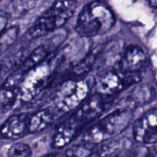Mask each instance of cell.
Returning <instances> with one entry per match:
<instances>
[{
	"label": "cell",
	"mask_w": 157,
	"mask_h": 157,
	"mask_svg": "<svg viewBox=\"0 0 157 157\" xmlns=\"http://www.w3.org/2000/svg\"><path fill=\"white\" fill-rule=\"evenodd\" d=\"M147 61L146 52L135 44H129L122 52L119 61V71L123 74L139 73Z\"/></svg>",
	"instance_id": "obj_9"
},
{
	"label": "cell",
	"mask_w": 157,
	"mask_h": 157,
	"mask_svg": "<svg viewBox=\"0 0 157 157\" xmlns=\"http://www.w3.org/2000/svg\"><path fill=\"white\" fill-rule=\"evenodd\" d=\"M8 23V17L5 14L0 13V36L6 30Z\"/></svg>",
	"instance_id": "obj_22"
},
{
	"label": "cell",
	"mask_w": 157,
	"mask_h": 157,
	"mask_svg": "<svg viewBox=\"0 0 157 157\" xmlns=\"http://www.w3.org/2000/svg\"><path fill=\"white\" fill-rule=\"evenodd\" d=\"M113 157H152L149 149L144 147H131Z\"/></svg>",
	"instance_id": "obj_20"
},
{
	"label": "cell",
	"mask_w": 157,
	"mask_h": 157,
	"mask_svg": "<svg viewBox=\"0 0 157 157\" xmlns=\"http://www.w3.org/2000/svg\"><path fill=\"white\" fill-rule=\"evenodd\" d=\"M76 1L55 2L29 29L32 38L43 37L64 25L76 10Z\"/></svg>",
	"instance_id": "obj_3"
},
{
	"label": "cell",
	"mask_w": 157,
	"mask_h": 157,
	"mask_svg": "<svg viewBox=\"0 0 157 157\" xmlns=\"http://www.w3.org/2000/svg\"><path fill=\"white\" fill-rule=\"evenodd\" d=\"M57 113L52 107L41 109L30 114L29 122V133H35L44 130L55 119Z\"/></svg>",
	"instance_id": "obj_11"
},
{
	"label": "cell",
	"mask_w": 157,
	"mask_h": 157,
	"mask_svg": "<svg viewBox=\"0 0 157 157\" xmlns=\"http://www.w3.org/2000/svg\"><path fill=\"white\" fill-rule=\"evenodd\" d=\"M51 76V64L48 61L31 69L25 74L20 83L18 98L24 102L35 99L47 87Z\"/></svg>",
	"instance_id": "obj_5"
},
{
	"label": "cell",
	"mask_w": 157,
	"mask_h": 157,
	"mask_svg": "<svg viewBox=\"0 0 157 157\" xmlns=\"http://www.w3.org/2000/svg\"><path fill=\"white\" fill-rule=\"evenodd\" d=\"M89 93L87 83L83 80L64 81L54 95L52 107L56 113H69L78 108L86 101Z\"/></svg>",
	"instance_id": "obj_4"
},
{
	"label": "cell",
	"mask_w": 157,
	"mask_h": 157,
	"mask_svg": "<svg viewBox=\"0 0 157 157\" xmlns=\"http://www.w3.org/2000/svg\"><path fill=\"white\" fill-rule=\"evenodd\" d=\"M49 54V49L48 48V47L43 44L38 46L28 56L26 57L23 62L17 68V70L23 75H25V74L30 71L31 69L37 67L46 61Z\"/></svg>",
	"instance_id": "obj_14"
},
{
	"label": "cell",
	"mask_w": 157,
	"mask_h": 157,
	"mask_svg": "<svg viewBox=\"0 0 157 157\" xmlns=\"http://www.w3.org/2000/svg\"><path fill=\"white\" fill-rule=\"evenodd\" d=\"M133 118V110L122 107L115 109L92 124L83 135V142L98 145L123 133Z\"/></svg>",
	"instance_id": "obj_2"
},
{
	"label": "cell",
	"mask_w": 157,
	"mask_h": 157,
	"mask_svg": "<svg viewBox=\"0 0 157 157\" xmlns=\"http://www.w3.org/2000/svg\"><path fill=\"white\" fill-rule=\"evenodd\" d=\"M155 97L153 87L149 84H141L134 87L127 97L129 105L126 107L133 110V107H141L152 102Z\"/></svg>",
	"instance_id": "obj_12"
},
{
	"label": "cell",
	"mask_w": 157,
	"mask_h": 157,
	"mask_svg": "<svg viewBox=\"0 0 157 157\" xmlns=\"http://www.w3.org/2000/svg\"><path fill=\"white\" fill-rule=\"evenodd\" d=\"M18 32L19 29L18 26H12L4 31L0 36V53L15 43L18 38Z\"/></svg>",
	"instance_id": "obj_18"
},
{
	"label": "cell",
	"mask_w": 157,
	"mask_h": 157,
	"mask_svg": "<svg viewBox=\"0 0 157 157\" xmlns=\"http://www.w3.org/2000/svg\"><path fill=\"white\" fill-rule=\"evenodd\" d=\"M35 5V2H14L12 3L11 9H12V14L15 15H23L24 13H26L29 12L30 9H32Z\"/></svg>",
	"instance_id": "obj_21"
},
{
	"label": "cell",
	"mask_w": 157,
	"mask_h": 157,
	"mask_svg": "<svg viewBox=\"0 0 157 157\" xmlns=\"http://www.w3.org/2000/svg\"><path fill=\"white\" fill-rule=\"evenodd\" d=\"M18 98V87L2 84L0 86V110L7 111L12 108Z\"/></svg>",
	"instance_id": "obj_16"
},
{
	"label": "cell",
	"mask_w": 157,
	"mask_h": 157,
	"mask_svg": "<svg viewBox=\"0 0 157 157\" xmlns=\"http://www.w3.org/2000/svg\"><path fill=\"white\" fill-rule=\"evenodd\" d=\"M103 96L95 94L86 100L73 113L69 122L75 126L78 130H82L83 127L93 122L102 114L105 109Z\"/></svg>",
	"instance_id": "obj_7"
},
{
	"label": "cell",
	"mask_w": 157,
	"mask_h": 157,
	"mask_svg": "<svg viewBox=\"0 0 157 157\" xmlns=\"http://www.w3.org/2000/svg\"><path fill=\"white\" fill-rule=\"evenodd\" d=\"M149 4L151 7L157 9V1H149Z\"/></svg>",
	"instance_id": "obj_23"
},
{
	"label": "cell",
	"mask_w": 157,
	"mask_h": 157,
	"mask_svg": "<svg viewBox=\"0 0 157 157\" xmlns=\"http://www.w3.org/2000/svg\"><path fill=\"white\" fill-rule=\"evenodd\" d=\"M141 81L139 73L123 74L119 71L110 70L103 74L97 82L98 94L111 96Z\"/></svg>",
	"instance_id": "obj_6"
},
{
	"label": "cell",
	"mask_w": 157,
	"mask_h": 157,
	"mask_svg": "<svg viewBox=\"0 0 157 157\" xmlns=\"http://www.w3.org/2000/svg\"><path fill=\"white\" fill-rule=\"evenodd\" d=\"M133 138L142 145L154 144L157 141V108L148 110L135 121Z\"/></svg>",
	"instance_id": "obj_8"
},
{
	"label": "cell",
	"mask_w": 157,
	"mask_h": 157,
	"mask_svg": "<svg viewBox=\"0 0 157 157\" xmlns=\"http://www.w3.org/2000/svg\"><path fill=\"white\" fill-rule=\"evenodd\" d=\"M115 21L113 12L106 3L90 2L80 11L75 31L83 38H93L109 32Z\"/></svg>",
	"instance_id": "obj_1"
},
{
	"label": "cell",
	"mask_w": 157,
	"mask_h": 157,
	"mask_svg": "<svg viewBox=\"0 0 157 157\" xmlns=\"http://www.w3.org/2000/svg\"><path fill=\"white\" fill-rule=\"evenodd\" d=\"M98 145L82 141L79 144L71 146L66 150L67 157H90L96 152Z\"/></svg>",
	"instance_id": "obj_17"
},
{
	"label": "cell",
	"mask_w": 157,
	"mask_h": 157,
	"mask_svg": "<svg viewBox=\"0 0 157 157\" xmlns=\"http://www.w3.org/2000/svg\"><path fill=\"white\" fill-rule=\"evenodd\" d=\"M132 147V144L126 139L106 142L97 148L93 156L96 157H113L126 149Z\"/></svg>",
	"instance_id": "obj_15"
},
{
	"label": "cell",
	"mask_w": 157,
	"mask_h": 157,
	"mask_svg": "<svg viewBox=\"0 0 157 157\" xmlns=\"http://www.w3.org/2000/svg\"><path fill=\"white\" fill-rule=\"evenodd\" d=\"M153 150L155 153H157V141L153 144Z\"/></svg>",
	"instance_id": "obj_24"
},
{
	"label": "cell",
	"mask_w": 157,
	"mask_h": 157,
	"mask_svg": "<svg viewBox=\"0 0 157 157\" xmlns=\"http://www.w3.org/2000/svg\"><path fill=\"white\" fill-rule=\"evenodd\" d=\"M29 113L11 115L0 127V136L4 140H15L29 133Z\"/></svg>",
	"instance_id": "obj_10"
},
{
	"label": "cell",
	"mask_w": 157,
	"mask_h": 157,
	"mask_svg": "<svg viewBox=\"0 0 157 157\" xmlns=\"http://www.w3.org/2000/svg\"><path fill=\"white\" fill-rule=\"evenodd\" d=\"M79 131L69 121L63 123L54 133L51 146L54 149H62L67 147L78 136Z\"/></svg>",
	"instance_id": "obj_13"
},
{
	"label": "cell",
	"mask_w": 157,
	"mask_h": 157,
	"mask_svg": "<svg viewBox=\"0 0 157 157\" xmlns=\"http://www.w3.org/2000/svg\"><path fill=\"white\" fill-rule=\"evenodd\" d=\"M32 151L27 144L17 142L12 144L8 150V157H31Z\"/></svg>",
	"instance_id": "obj_19"
}]
</instances>
